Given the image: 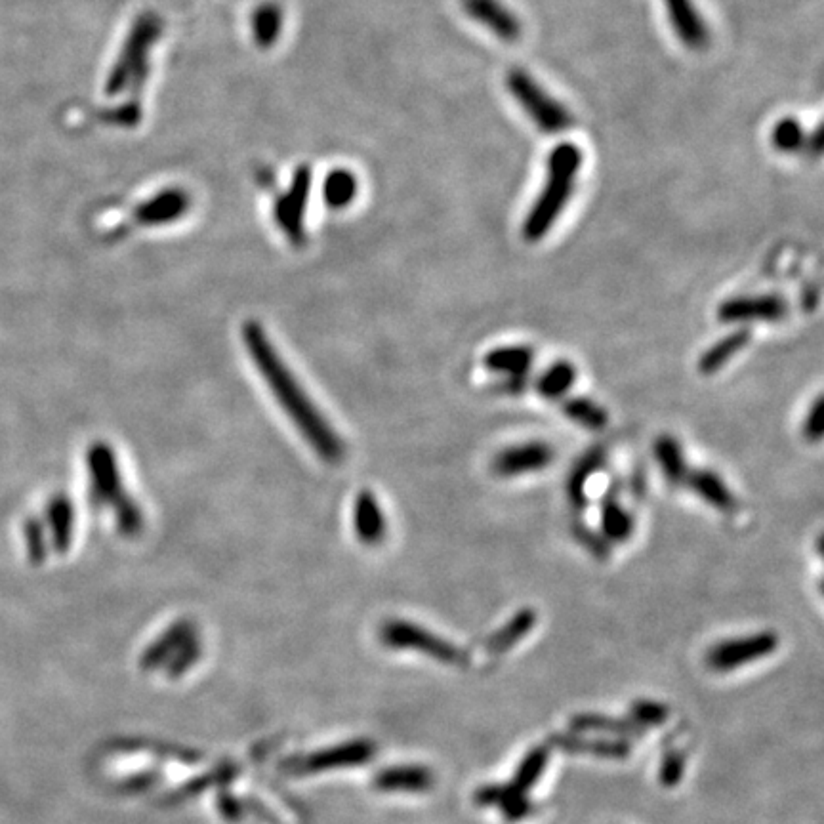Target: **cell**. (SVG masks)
Wrapping results in <instances>:
<instances>
[{
	"mask_svg": "<svg viewBox=\"0 0 824 824\" xmlns=\"http://www.w3.org/2000/svg\"><path fill=\"white\" fill-rule=\"evenodd\" d=\"M241 338L250 361L262 374L273 399L289 416L309 449L332 466L344 462L348 453L344 439L332 428L323 411L311 401L296 374L290 371L279 350L271 344L266 329L256 321H247L241 329Z\"/></svg>",
	"mask_w": 824,
	"mask_h": 824,
	"instance_id": "obj_1",
	"label": "cell"
},
{
	"mask_svg": "<svg viewBox=\"0 0 824 824\" xmlns=\"http://www.w3.org/2000/svg\"><path fill=\"white\" fill-rule=\"evenodd\" d=\"M584 163V153L573 142L557 144L546 159V180L523 222V237L529 243L544 239L569 205Z\"/></svg>",
	"mask_w": 824,
	"mask_h": 824,
	"instance_id": "obj_2",
	"label": "cell"
},
{
	"mask_svg": "<svg viewBox=\"0 0 824 824\" xmlns=\"http://www.w3.org/2000/svg\"><path fill=\"white\" fill-rule=\"evenodd\" d=\"M88 496L94 508H109L123 536H138L144 529V514L138 502L126 493L117 454L109 443L96 441L86 451Z\"/></svg>",
	"mask_w": 824,
	"mask_h": 824,
	"instance_id": "obj_3",
	"label": "cell"
},
{
	"mask_svg": "<svg viewBox=\"0 0 824 824\" xmlns=\"http://www.w3.org/2000/svg\"><path fill=\"white\" fill-rule=\"evenodd\" d=\"M506 88L515 103L525 111L536 128L546 134H561L573 128L571 111L554 98L542 84L525 69L515 67L506 75Z\"/></svg>",
	"mask_w": 824,
	"mask_h": 824,
	"instance_id": "obj_4",
	"label": "cell"
},
{
	"mask_svg": "<svg viewBox=\"0 0 824 824\" xmlns=\"http://www.w3.org/2000/svg\"><path fill=\"white\" fill-rule=\"evenodd\" d=\"M380 639L390 649H411L424 653L443 664H460L464 655L451 641L435 636L430 630L409 620H388L380 628Z\"/></svg>",
	"mask_w": 824,
	"mask_h": 824,
	"instance_id": "obj_5",
	"label": "cell"
},
{
	"mask_svg": "<svg viewBox=\"0 0 824 824\" xmlns=\"http://www.w3.org/2000/svg\"><path fill=\"white\" fill-rule=\"evenodd\" d=\"M376 754V744L367 739L359 741L344 742L338 746H332L327 750H319L308 756L292 758L283 762V769L296 775H308V773H323L332 769H344V767H359L363 763L369 762Z\"/></svg>",
	"mask_w": 824,
	"mask_h": 824,
	"instance_id": "obj_6",
	"label": "cell"
},
{
	"mask_svg": "<svg viewBox=\"0 0 824 824\" xmlns=\"http://www.w3.org/2000/svg\"><path fill=\"white\" fill-rule=\"evenodd\" d=\"M779 647L775 632H758L744 638L727 639L708 651V664L718 672H729L754 660L765 659Z\"/></svg>",
	"mask_w": 824,
	"mask_h": 824,
	"instance_id": "obj_7",
	"label": "cell"
},
{
	"mask_svg": "<svg viewBox=\"0 0 824 824\" xmlns=\"http://www.w3.org/2000/svg\"><path fill=\"white\" fill-rule=\"evenodd\" d=\"M668 21L678 41L691 52H702L710 46L712 33L695 0H662Z\"/></svg>",
	"mask_w": 824,
	"mask_h": 824,
	"instance_id": "obj_8",
	"label": "cell"
},
{
	"mask_svg": "<svg viewBox=\"0 0 824 824\" xmlns=\"http://www.w3.org/2000/svg\"><path fill=\"white\" fill-rule=\"evenodd\" d=\"M786 302L781 296H735L721 302L718 319L725 325L733 323H758V321H779L786 315Z\"/></svg>",
	"mask_w": 824,
	"mask_h": 824,
	"instance_id": "obj_9",
	"label": "cell"
},
{
	"mask_svg": "<svg viewBox=\"0 0 824 824\" xmlns=\"http://www.w3.org/2000/svg\"><path fill=\"white\" fill-rule=\"evenodd\" d=\"M462 8L498 41L515 42L523 35V21L502 0H462Z\"/></svg>",
	"mask_w": 824,
	"mask_h": 824,
	"instance_id": "obj_10",
	"label": "cell"
},
{
	"mask_svg": "<svg viewBox=\"0 0 824 824\" xmlns=\"http://www.w3.org/2000/svg\"><path fill=\"white\" fill-rule=\"evenodd\" d=\"M554 456L556 453L548 443L531 441V443L508 447L496 454L493 460V470L502 477H517V475L548 468L554 462Z\"/></svg>",
	"mask_w": 824,
	"mask_h": 824,
	"instance_id": "obj_11",
	"label": "cell"
},
{
	"mask_svg": "<svg viewBox=\"0 0 824 824\" xmlns=\"http://www.w3.org/2000/svg\"><path fill=\"white\" fill-rule=\"evenodd\" d=\"M199 636L197 626L182 618L176 620L172 626H168L165 632L155 639L142 655L140 659V666L144 670H157V668H165L166 664L172 660V657L186 645L191 638Z\"/></svg>",
	"mask_w": 824,
	"mask_h": 824,
	"instance_id": "obj_12",
	"label": "cell"
},
{
	"mask_svg": "<svg viewBox=\"0 0 824 824\" xmlns=\"http://www.w3.org/2000/svg\"><path fill=\"white\" fill-rule=\"evenodd\" d=\"M353 531L357 538L367 544H380L388 533V521L378 498L371 491H361L353 504Z\"/></svg>",
	"mask_w": 824,
	"mask_h": 824,
	"instance_id": "obj_13",
	"label": "cell"
},
{
	"mask_svg": "<svg viewBox=\"0 0 824 824\" xmlns=\"http://www.w3.org/2000/svg\"><path fill=\"white\" fill-rule=\"evenodd\" d=\"M433 783L432 769L424 765L388 767L374 777V788L380 792H426Z\"/></svg>",
	"mask_w": 824,
	"mask_h": 824,
	"instance_id": "obj_14",
	"label": "cell"
},
{
	"mask_svg": "<svg viewBox=\"0 0 824 824\" xmlns=\"http://www.w3.org/2000/svg\"><path fill=\"white\" fill-rule=\"evenodd\" d=\"M44 527L54 550L58 554H65L75 535V506L69 496L56 495L50 498L46 506Z\"/></svg>",
	"mask_w": 824,
	"mask_h": 824,
	"instance_id": "obj_15",
	"label": "cell"
},
{
	"mask_svg": "<svg viewBox=\"0 0 824 824\" xmlns=\"http://www.w3.org/2000/svg\"><path fill=\"white\" fill-rule=\"evenodd\" d=\"M475 802L479 805H498L508 821H523L533 815L535 805L527 796L517 794L508 784H487L475 792Z\"/></svg>",
	"mask_w": 824,
	"mask_h": 824,
	"instance_id": "obj_16",
	"label": "cell"
},
{
	"mask_svg": "<svg viewBox=\"0 0 824 824\" xmlns=\"http://www.w3.org/2000/svg\"><path fill=\"white\" fill-rule=\"evenodd\" d=\"M550 742L569 754H588L609 760H624L630 756V742L624 739H582L577 735H554Z\"/></svg>",
	"mask_w": 824,
	"mask_h": 824,
	"instance_id": "obj_17",
	"label": "cell"
},
{
	"mask_svg": "<svg viewBox=\"0 0 824 824\" xmlns=\"http://www.w3.org/2000/svg\"><path fill=\"white\" fill-rule=\"evenodd\" d=\"M752 340V332L748 329H737L729 332L720 342L704 351L697 363L699 372L704 376L721 371L739 351L744 350Z\"/></svg>",
	"mask_w": 824,
	"mask_h": 824,
	"instance_id": "obj_18",
	"label": "cell"
},
{
	"mask_svg": "<svg viewBox=\"0 0 824 824\" xmlns=\"http://www.w3.org/2000/svg\"><path fill=\"white\" fill-rule=\"evenodd\" d=\"M685 481L689 483L691 491H695L712 508H716L720 512H733L735 510V506H737L735 496L729 491V487L725 485V481L721 479L720 475L714 474L712 470H695L693 474H687Z\"/></svg>",
	"mask_w": 824,
	"mask_h": 824,
	"instance_id": "obj_19",
	"label": "cell"
},
{
	"mask_svg": "<svg viewBox=\"0 0 824 824\" xmlns=\"http://www.w3.org/2000/svg\"><path fill=\"white\" fill-rule=\"evenodd\" d=\"M605 458H607V454H605L603 447H594V449H590L588 453H584L578 458L575 468L571 470V475L567 479V496H569V500L575 508H584L586 506V502H588V496H586L588 479L592 477V474H596L598 470L603 468Z\"/></svg>",
	"mask_w": 824,
	"mask_h": 824,
	"instance_id": "obj_20",
	"label": "cell"
},
{
	"mask_svg": "<svg viewBox=\"0 0 824 824\" xmlns=\"http://www.w3.org/2000/svg\"><path fill=\"white\" fill-rule=\"evenodd\" d=\"M535 361V353L529 346H504L489 351L483 357L485 369L508 376H523L531 369Z\"/></svg>",
	"mask_w": 824,
	"mask_h": 824,
	"instance_id": "obj_21",
	"label": "cell"
},
{
	"mask_svg": "<svg viewBox=\"0 0 824 824\" xmlns=\"http://www.w3.org/2000/svg\"><path fill=\"white\" fill-rule=\"evenodd\" d=\"M536 624V613L533 609H521L519 613H515L512 620L502 626L500 630H496L491 638L487 639L485 649L491 655H500L510 651L514 645H517L521 639L525 638Z\"/></svg>",
	"mask_w": 824,
	"mask_h": 824,
	"instance_id": "obj_22",
	"label": "cell"
},
{
	"mask_svg": "<svg viewBox=\"0 0 824 824\" xmlns=\"http://www.w3.org/2000/svg\"><path fill=\"white\" fill-rule=\"evenodd\" d=\"M571 727L575 731H598L615 737H643L645 733V727L632 718H611L603 714H577L571 718Z\"/></svg>",
	"mask_w": 824,
	"mask_h": 824,
	"instance_id": "obj_23",
	"label": "cell"
},
{
	"mask_svg": "<svg viewBox=\"0 0 824 824\" xmlns=\"http://www.w3.org/2000/svg\"><path fill=\"white\" fill-rule=\"evenodd\" d=\"M653 453L659 462L660 470L668 483L680 485L687 479V462L683 458L680 443L672 435H660L653 445Z\"/></svg>",
	"mask_w": 824,
	"mask_h": 824,
	"instance_id": "obj_24",
	"label": "cell"
},
{
	"mask_svg": "<svg viewBox=\"0 0 824 824\" xmlns=\"http://www.w3.org/2000/svg\"><path fill=\"white\" fill-rule=\"evenodd\" d=\"M603 538L611 542H626L634 533V519L615 496L605 498L601 508Z\"/></svg>",
	"mask_w": 824,
	"mask_h": 824,
	"instance_id": "obj_25",
	"label": "cell"
},
{
	"mask_svg": "<svg viewBox=\"0 0 824 824\" xmlns=\"http://www.w3.org/2000/svg\"><path fill=\"white\" fill-rule=\"evenodd\" d=\"M807 132L796 117H783L773 124L769 140L775 151L784 155H796L807 149Z\"/></svg>",
	"mask_w": 824,
	"mask_h": 824,
	"instance_id": "obj_26",
	"label": "cell"
},
{
	"mask_svg": "<svg viewBox=\"0 0 824 824\" xmlns=\"http://www.w3.org/2000/svg\"><path fill=\"white\" fill-rule=\"evenodd\" d=\"M577 369L571 361H556L538 378L536 390L546 399H559L573 388Z\"/></svg>",
	"mask_w": 824,
	"mask_h": 824,
	"instance_id": "obj_27",
	"label": "cell"
},
{
	"mask_svg": "<svg viewBox=\"0 0 824 824\" xmlns=\"http://www.w3.org/2000/svg\"><path fill=\"white\" fill-rule=\"evenodd\" d=\"M563 414L573 420L578 426L599 432L609 424V414L592 399L586 397H571L563 403Z\"/></svg>",
	"mask_w": 824,
	"mask_h": 824,
	"instance_id": "obj_28",
	"label": "cell"
},
{
	"mask_svg": "<svg viewBox=\"0 0 824 824\" xmlns=\"http://www.w3.org/2000/svg\"><path fill=\"white\" fill-rule=\"evenodd\" d=\"M548 758H550V752H548L546 746H536V748H533V750L523 758V762L519 763V767H517V771H515L514 781L508 784V786H510L514 792H517V794H523V796H525V794L540 781V777H542V773H544V769H546Z\"/></svg>",
	"mask_w": 824,
	"mask_h": 824,
	"instance_id": "obj_29",
	"label": "cell"
},
{
	"mask_svg": "<svg viewBox=\"0 0 824 824\" xmlns=\"http://www.w3.org/2000/svg\"><path fill=\"white\" fill-rule=\"evenodd\" d=\"M23 540L29 559L33 563H42L48 556V533L44 521L39 517H29L23 525Z\"/></svg>",
	"mask_w": 824,
	"mask_h": 824,
	"instance_id": "obj_30",
	"label": "cell"
},
{
	"mask_svg": "<svg viewBox=\"0 0 824 824\" xmlns=\"http://www.w3.org/2000/svg\"><path fill=\"white\" fill-rule=\"evenodd\" d=\"M182 210H184V201L180 197L157 199L151 205L145 206L140 214V220L144 224H165V222H172L174 218H178Z\"/></svg>",
	"mask_w": 824,
	"mask_h": 824,
	"instance_id": "obj_31",
	"label": "cell"
},
{
	"mask_svg": "<svg viewBox=\"0 0 824 824\" xmlns=\"http://www.w3.org/2000/svg\"><path fill=\"white\" fill-rule=\"evenodd\" d=\"M201 653H203L201 638L195 636V638L189 639L186 645L166 664V676H168L170 680H176V678L184 676L187 670L199 660Z\"/></svg>",
	"mask_w": 824,
	"mask_h": 824,
	"instance_id": "obj_32",
	"label": "cell"
},
{
	"mask_svg": "<svg viewBox=\"0 0 824 824\" xmlns=\"http://www.w3.org/2000/svg\"><path fill=\"white\" fill-rule=\"evenodd\" d=\"M235 775H237V767H235V765H231V763H226V765H220L218 769H214V771L206 773L203 777H199L197 781L187 783L184 788H180V792H178V794H180V798H189V796H195V794L203 792V790L210 788V786H218V784L229 783Z\"/></svg>",
	"mask_w": 824,
	"mask_h": 824,
	"instance_id": "obj_33",
	"label": "cell"
},
{
	"mask_svg": "<svg viewBox=\"0 0 824 824\" xmlns=\"http://www.w3.org/2000/svg\"><path fill=\"white\" fill-rule=\"evenodd\" d=\"M630 716L641 727L662 725L668 720V708L662 702L636 701L630 708Z\"/></svg>",
	"mask_w": 824,
	"mask_h": 824,
	"instance_id": "obj_34",
	"label": "cell"
},
{
	"mask_svg": "<svg viewBox=\"0 0 824 824\" xmlns=\"http://www.w3.org/2000/svg\"><path fill=\"white\" fill-rule=\"evenodd\" d=\"M824 397L819 395L804 420V437L811 443L821 441L823 437Z\"/></svg>",
	"mask_w": 824,
	"mask_h": 824,
	"instance_id": "obj_35",
	"label": "cell"
},
{
	"mask_svg": "<svg viewBox=\"0 0 824 824\" xmlns=\"http://www.w3.org/2000/svg\"><path fill=\"white\" fill-rule=\"evenodd\" d=\"M683 769H685L683 754L668 752L664 762H662V767H660V783L664 784L666 788H672V786L680 784Z\"/></svg>",
	"mask_w": 824,
	"mask_h": 824,
	"instance_id": "obj_36",
	"label": "cell"
},
{
	"mask_svg": "<svg viewBox=\"0 0 824 824\" xmlns=\"http://www.w3.org/2000/svg\"><path fill=\"white\" fill-rule=\"evenodd\" d=\"M218 809H220V813L226 817L227 821H241V817H243V807H241V802L237 800V798H233L231 794H227V792H222L220 796H218Z\"/></svg>",
	"mask_w": 824,
	"mask_h": 824,
	"instance_id": "obj_37",
	"label": "cell"
},
{
	"mask_svg": "<svg viewBox=\"0 0 824 824\" xmlns=\"http://www.w3.org/2000/svg\"><path fill=\"white\" fill-rule=\"evenodd\" d=\"M577 536L578 540L594 554L596 557H605L607 556V546H605V542H603V538H599V536L594 535L590 529H586V527H580L577 529Z\"/></svg>",
	"mask_w": 824,
	"mask_h": 824,
	"instance_id": "obj_38",
	"label": "cell"
}]
</instances>
